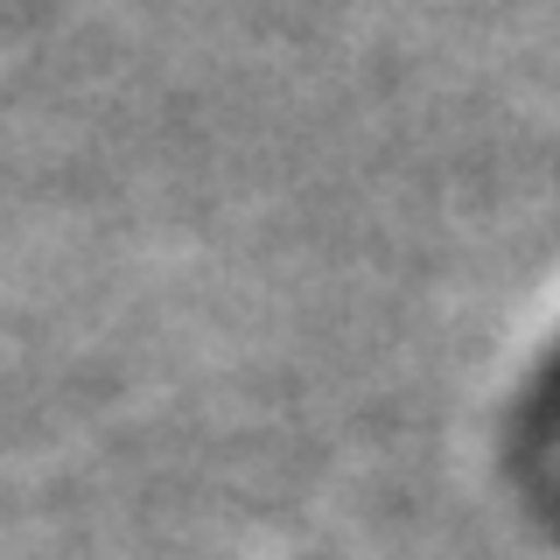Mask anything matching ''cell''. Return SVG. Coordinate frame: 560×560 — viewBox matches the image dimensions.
Segmentation results:
<instances>
[{"label": "cell", "instance_id": "cell-1", "mask_svg": "<svg viewBox=\"0 0 560 560\" xmlns=\"http://www.w3.org/2000/svg\"><path fill=\"white\" fill-rule=\"evenodd\" d=\"M553 413H560V364L539 378V399H533V420H553Z\"/></svg>", "mask_w": 560, "mask_h": 560}]
</instances>
